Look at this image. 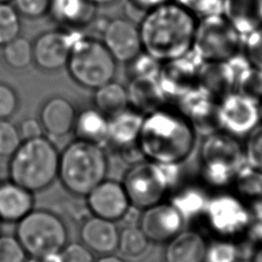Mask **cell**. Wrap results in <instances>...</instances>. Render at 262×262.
<instances>
[{"label":"cell","instance_id":"52","mask_svg":"<svg viewBox=\"0 0 262 262\" xmlns=\"http://www.w3.org/2000/svg\"><path fill=\"white\" fill-rule=\"evenodd\" d=\"M11 0H0V3H10Z\"/></svg>","mask_w":262,"mask_h":262},{"label":"cell","instance_id":"22","mask_svg":"<svg viewBox=\"0 0 262 262\" xmlns=\"http://www.w3.org/2000/svg\"><path fill=\"white\" fill-rule=\"evenodd\" d=\"M34 208L33 192L9 180L0 181V220L18 222Z\"/></svg>","mask_w":262,"mask_h":262},{"label":"cell","instance_id":"1","mask_svg":"<svg viewBox=\"0 0 262 262\" xmlns=\"http://www.w3.org/2000/svg\"><path fill=\"white\" fill-rule=\"evenodd\" d=\"M198 18L171 1L143 13L138 28L142 51L160 62L191 51Z\"/></svg>","mask_w":262,"mask_h":262},{"label":"cell","instance_id":"42","mask_svg":"<svg viewBox=\"0 0 262 262\" xmlns=\"http://www.w3.org/2000/svg\"><path fill=\"white\" fill-rule=\"evenodd\" d=\"M20 105V99L15 88L8 83L0 82V120L13 117Z\"/></svg>","mask_w":262,"mask_h":262},{"label":"cell","instance_id":"41","mask_svg":"<svg viewBox=\"0 0 262 262\" xmlns=\"http://www.w3.org/2000/svg\"><path fill=\"white\" fill-rule=\"evenodd\" d=\"M17 13L28 19H38L48 14L51 0H11Z\"/></svg>","mask_w":262,"mask_h":262},{"label":"cell","instance_id":"40","mask_svg":"<svg viewBox=\"0 0 262 262\" xmlns=\"http://www.w3.org/2000/svg\"><path fill=\"white\" fill-rule=\"evenodd\" d=\"M189 12L198 19L222 14L223 0H173Z\"/></svg>","mask_w":262,"mask_h":262},{"label":"cell","instance_id":"23","mask_svg":"<svg viewBox=\"0 0 262 262\" xmlns=\"http://www.w3.org/2000/svg\"><path fill=\"white\" fill-rule=\"evenodd\" d=\"M157 78H134L128 80L126 88L130 107L142 115H146L169 104Z\"/></svg>","mask_w":262,"mask_h":262},{"label":"cell","instance_id":"48","mask_svg":"<svg viewBox=\"0 0 262 262\" xmlns=\"http://www.w3.org/2000/svg\"><path fill=\"white\" fill-rule=\"evenodd\" d=\"M94 262H126V261L119 256L107 254V255H102L97 260H94Z\"/></svg>","mask_w":262,"mask_h":262},{"label":"cell","instance_id":"32","mask_svg":"<svg viewBox=\"0 0 262 262\" xmlns=\"http://www.w3.org/2000/svg\"><path fill=\"white\" fill-rule=\"evenodd\" d=\"M148 244V238L139 226L130 225L125 226L120 231L118 250L123 256L130 259H136L146 252Z\"/></svg>","mask_w":262,"mask_h":262},{"label":"cell","instance_id":"13","mask_svg":"<svg viewBox=\"0 0 262 262\" xmlns=\"http://www.w3.org/2000/svg\"><path fill=\"white\" fill-rule=\"evenodd\" d=\"M202 64L192 51L162 62L157 79L169 104L199 86Z\"/></svg>","mask_w":262,"mask_h":262},{"label":"cell","instance_id":"54","mask_svg":"<svg viewBox=\"0 0 262 262\" xmlns=\"http://www.w3.org/2000/svg\"><path fill=\"white\" fill-rule=\"evenodd\" d=\"M255 206H259L262 209V204H258V205H255Z\"/></svg>","mask_w":262,"mask_h":262},{"label":"cell","instance_id":"15","mask_svg":"<svg viewBox=\"0 0 262 262\" xmlns=\"http://www.w3.org/2000/svg\"><path fill=\"white\" fill-rule=\"evenodd\" d=\"M177 110L190 123L196 134L207 135L219 130V100L201 87H195L174 102Z\"/></svg>","mask_w":262,"mask_h":262},{"label":"cell","instance_id":"25","mask_svg":"<svg viewBox=\"0 0 262 262\" xmlns=\"http://www.w3.org/2000/svg\"><path fill=\"white\" fill-rule=\"evenodd\" d=\"M207 244L196 231H180L168 242L165 262H204Z\"/></svg>","mask_w":262,"mask_h":262},{"label":"cell","instance_id":"18","mask_svg":"<svg viewBox=\"0 0 262 262\" xmlns=\"http://www.w3.org/2000/svg\"><path fill=\"white\" fill-rule=\"evenodd\" d=\"M77 108L63 95H52L46 98L39 108L38 120L49 138H63L73 132Z\"/></svg>","mask_w":262,"mask_h":262},{"label":"cell","instance_id":"19","mask_svg":"<svg viewBox=\"0 0 262 262\" xmlns=\"http://www.w3.org/2000/svg\"><path fill=\"white\" fill-rule=\"evenodd\" d=\"M47 15L59 28L82 32L91 27L97 7L88 0H51Z\"/></svg>","mask_w":262,"mask_h":262},{"label":"cell","instance_id":"28","mask_svg":"<svg viewBox=\"0 0 262 262\" xmlns=\"http://www.w3.org/2000/svg\"><path fill=\"white\" fill-rule=\"evenodd\" d=\"M92 105L107 118L129 107L127 88L115 80L93 90Z\"/></svg>","mask_w":262,"mask_h":262},{"label":"cell","instance_id":"43","mask_svg":"<svg viewBox=\"0 0 262 262\" xmlns=\"http://www.w3.org/2000/svg\"><path fill=\"white\" fill-rule=\"evenodd\" d=\"M27 256L16 236L0 235V262H26Z\"/></svg>","mask_w":262,"mask_h":262},{"label":"cell","instance_id":"49","mask_svg":"<svg viewBox=\"0 0 262 262\" xmlns=\"http://www.w3.org/2000/svg\"><path fill=\"white\" fill-rule=\"evenodd\" d=\"M95 7H108L118 3L120 0H88Z\"/></svg>","mask_w":262,"mask_h":262},{"label":"cell","instance_id":"14","mask_svg":"<svg viewBox=\"0 0 262 262\" xmlns=\"http://www.w3.org/2000/svg\"><path fill=\"white\" fill-rule=\"evenodd\" d=\"M100 40L116 61L126 64L142 51L138 24L124 16L108 18Z\"/></svg>","mask_w":262,"mask_h":262},{"label":"cell","instance_id":"8","mask_svg":"<svg viewBox=\"0 0 262 262\" xmlns=\"http://www.w3.org/2000/svg\"><path fill=\"white\" fill-rule=\"evenodd\" d=\"M203 179L214 187H223L246 164L239 139L221 130L204 135L201 150Z\"/></svg>","mask_w":262,"mask_h":262},{"label":"cell","instance_id":"33","mask_svg":"<svg viewBox=\"0 0 262 262\" xmlns=\"http://www.w3.org/2000/svg\"><path fill=\"white\" fill-rule=\"evenodd\" d=\"M21 16L11 3H0V48L20 35Z\"/></svg>","mask_w":262,"mask_h":262},{"label":"cell","instance_id":"35","mask_svg":"<svg viewBox=\"0 0 262 262\" xmlns=\"http://www.w3.org/2000/svg\"><path fill=\"white\" fill-rule=\"evenodd\" d=\"M162 62L141 51L137 56L126 63L128 80L134 78H157Z\"/></svg>","mask_w":262,"mask_h":262},{"label":"cell","instance_id":"11","mask_svg":"<svg viewBox=\"0 0 262 262\" xmlns=\"http://www.w3.org/2000/svg\"><path fill=\"white\" fill-rule=\"evenodd\" d=\"M262 121L260 103L236 91L219 100L218 127L236 138H245Z\"/></svg>","mask_w":262,"mask_h":262},{"label":"cell","instance_id":"46","mask_svg":"<svg viewBox=\"0 0 262 262\" xmlns=\"http://www.w3.org/2000/svg\"><path fill=\"white\" fill-rule=\"evenodd\" d=\"M119 155L121 157V159L130 165H134L136 163H139L143 160H145L138 143H133L127 146H124L122 148H120L119 150Z\"/></svg>","mask_w":262,"mask_h":262},{"label":"cell","instance_id":"45","mask_svg":"<svg viewBox=\"0 0 262 262\" xmlns=\"http://www.w3.org/2000/svg\"><path fill=\"white\" fill-rule=\"evenodd\" d=\"M17 127L23 140L33 139L45 135L38 118H25Z\"/></svg>","mask_w":262,"mask_h":262},{"label":"cell","instance_id":"55","mask_svg":"<svg viewBox=\"0 0 262 262\" xmlns=\"http://www.w3.org/2000/svg\"><path fill=\"white\" fill-rule=\"evenodd\" d=\"M0 181H1V180H0Z\"/></svg>","mask_w":262,"mask_h":262},{"label":"cell","instance_id":"2","mask_svg":"<svg viewBox=\"0 0 262 262\" xmlns=\"http://www.w3.org/2000/svg\"><path fill=\"white\" fill-rule=\"evenodd\" d=\"M196 132L173 104L144 115L137 143L146 160L180 165L192 152Z\"/></svg>","mask_w":262,"mask_h":262},{"label":"cell","instance_id":"27","mask_svg":"<svg viewBox=\"0 0 262 262\" xmlns=\"http://www.w3.org/2000/svg\"><path fill=\"white\" fill-rule=\"evenodd\" d=\"M199 87L218 100L233 92L234 78L226 61L203 62L199 74Z\"/></svg>","mask_w":262,"mask_h":262},{"label":"cell","instance_id":"17","mask_svg":"<svg viewBox=\"0 0 262 262\" xmlns=\"http://www.w3.org/2000/svg\"><path fill=\"white\" fill-rule=\"evenodd\" d=\"M86 206L92 216L118 221L131 207L122 182L104 179L86 196Z\"/></svg>","mask_w":262,"mask_h":262},{"label":"cell","instance_id":"53","mask_svg":"<svg viewBox=\"0 0 262 262\" xmlns=\"http://www.w3.org/2000/svg\"><path fill=\"white\" fill-rule=\"evenodd\" d=\"M260 112H261V117H262V100L260 102Z\"/></svg>","mask_w":262,"mask_h":262},{"label":"cell","instance_id":"50","mask_svg":"<svg viewBox=\"0 0 262 262\" xmlns=\"http://www.w3.org/2000/svg\"><path fill=\"white\" fill-rule=\"evenodd\" d=\"M251 262H262V243L259 244L252 253Z\"/></svg>","mask_w":262,"mask_h":262},{"label":"cell","instance_id":"34","mask_svg":"<svg viewBox=\"0 0 262 262\" xmlns=\"http://www.w3.org/2000/svg\"><path fill=\"white\" fill-rule=\"evenodd\" d=\"M242 249L229 238H220L207 245L204 262H238Z\"/></svg>","mask_w":262,"mask_h":262},{"label":"cell","instance_id":"16","mask_svg":"<svg viewBox=\"0 0 262 262\" xmlns=\"http://www.w3.org/2000/svg\"><path fill=\"white\" fill-rule=\"evenodd\" d=\"M138 226L149 242L168 243L182 230L184 220L171 203H158L141 210Z\"/></svg>","mask_w":262,"mask_h":262},{"label":"cell","instance_id":"21","mask_svg":"<svg viewBox=\"0 0 262 262\" xmlns=\"http://www.w3.org/2000/svg\"><path fill=\"white\" fill-rule=\"evenodd\" d=\"M143 118L144 115L130 106L110 117L105 145L119 150L124 146L136 143L142 127Z\"/></svg>","mask_w":262,"mask_h":262},{"label":"cell","instance_id":"31","mask_svg":"<svg viewBox=\"0 0 262 262\" xmlns=\"http://www.w3.org/2000/svg\"><path fill=\"white\" fill-rule=\"evenodd\" d=\"M234 182L241 199L252 202L254 206L262 204V170L245 164L237 172Z\"/></svg>","mask_w":262,"mask_h":262},{"label":"cell","instance_id":"36","mask_svg":"<svg viewBox=\"0 0 262 262\" xmlns=\"http://www.w3.org/2000/svg\"><path fill=\"white\" fill-rule=\"evenodd\" d=\"M259 103L262 100V70L251 66L239 77L235 90Z\"/></svg>","mask_w":262,"mask_h":262},{"label":"cell","instance_id":"7","mask_svg":"<svg viewBox=\"0 0 262 262\" xmlns=\"http://www.w3.org/2000/svg\"><path fill=\"white\" fill-rule=\"evenodd\" d=\"M15 236L27 255L50 262L67 245L68 229L55 213L33 209L17 222Z\"/></svg>","mask_w":262,"mask_h":262},{"label":"cell","instance_id":"9","mask_svg":"<svg viewBox=\"0 0 262 262\" xmlns=\"http://www.w3.org/2000/svg\"><path fill=\"white\" fill-rule=\"evenodd\" d=\"M243 36L222 15L199 18L191 51L203 62H221L242 51Z\"/></svg>","mask_w":262,"mask_h":262},{"label":"cell","instance_id":"51","mask_svg":"<svg viewBox=\"0 0 262 262\" xmlns=\"http://www.w3.org/2000/svg\"><path fill=\"white\" fill-rule=\"evenodd\" d=\"M26 262H47L46 260L44 259H40V258H34V257H31L29 260H26Z\"/></svg>","mask_w":262,"mask_h":262},{"label":"cell","instance_id":"37","mask_svg":"<svg viewBox=\"0 0 262 262\" xmlns=\"http://www.w3.org/2000/svg\"><path fill=\"white\" fill-rule=\"evenodd\" d=\"M243 147L246 164L262 170V121L245 137Z\"/></svg>","mask_w":262,"mask_h":262},{"label":"cell","instance_id":"30","mask_svg":"<svg viewBox=\"0 0 262 262\" xmlns=\"http://www.w3.org/2000/svg\"><path fill=\"white\" fill-rule=\"evenodd\" d=\"M1 49L3 62L12 71H24L33 63V42L27 37L19 35Z\"/></svg>","mask_w":262,"mask_h":262},{"label":"cell","instance_id":"12","mask_svg":"<svg viewBox=\"0 0 262 262\" xmlns=\"http://www.w3.org/2000/svg\"><path fill=\"white\" fill-rule=\"evenodd\" d=\"M81 33L59 27L43 31L33 41V64L45 73L66 68L72 46Z\"/></svg>","mask_w":262,"mask_h":262},{"label":"cell","instance_id":"24","mask_svg":"<svg viewBox=\"0 0 262 262\" xmlns=\"http://www.w3.org/2000/svg\"><path fill=\"white\" fill-rule=\"evenodd\" d=\"M222 15L244 37L262 26V0H223Z\"/></svg>","mask_w":262,"mask_h":262},{"label":"cell","instance_id":"6","mask_svg":"<svg viewBox=\"0 0 262 262\" xmlns=\"http://www.w3.org/2000/svg\"><path fill=\"white\" fill-rule=\"evenodd\" d=\"M179 165L143 160L131 165L122 184L131 206L143 210L162 202L179 178Z\"/></svg>","mask_w":262,"mask_h":262},{"label":"cell","instance_id":"20","mask_svg":"<svg viewBox=\"0 0 262 262\" xmlns=\"http://www.w3.org/2000/svg\"><path fill=\"white\" fill-rule=\"evenodd\" d=\"M120 230L114 221L91 216L80 227L81 243L92 253L113 254L118 249Z\"/></svg>","mask_w":262,"mask_h":262},{"label":"cell","instance_id":"26","mask_svg":"<svg viewBox=\"0 0 262 262\" xmlns=\"http://www.w3.org/2000/svg\"><path fill=\"white\" fill-rule=\"evenodd\" d=\"M108 129V118L96 107H84L77 113L73 133L82 139L105 146Z\"/></svg>","mask_w":262,"mask_h":262},{"label":"cell","instance_id":"44","mask_svg":"<svg viewBox=\"0 0 262 262\" xmlns=\"http://www.w3.org/2000/svg\"><path fill=\"white\" fill-rule=\"evenodd\" d=\"M50 262H94L93 254L82 243L67 244Z\"/></svg>","mask_w":262,"mask_h":262},{"label":"cell","instance_id":"5","mask_svg":"<svg viewBox=\"0 0 262 262\" xmlns=\"http://www.w3.org/2000/svg\"><path fill=\"white\" fill-rule=\"evenodd\" d=\"M66 69L79 87L93 91L115 80L118 62L100 39L81 33L72 46Z\"/></svg>","mask_w":262,"mask_h":262},{"label":"cell","instance_id":"38","mask_svg":"<svg viewBox=\"0 0 262 262\" xmlns=\"http://www.w3.org/2000/svg\"><path fill=\"white\" fill-rule=\"evenodd\" d=\"M23 141L17 125L10 119L0 120V157H10Z\"/></svg>","mask_w":262,"mask_h":262},{"label":"cell","instance_id":"10","mask_svg":"<svg viewBox=\"0 0 262 262\" xmlns=\"http://www.w3.org/2000/svg\"><path fill=\"white\" fill-rule=\"evenodd\" d=\"M203 215L209 227L222 238H230L247 231L252 219V212L243 200L230 193L209 199Z\"/></svg>","mask_w":262,"mask_h":262},{"label":"cell","instance_id":"3","mask_svg":"<svg viewBox=\"0 0 262 262\" xmlns=\"http://www.w3.org/2000/svg\"><path fill=\"white\" fill-rule=\"evenodd\" d=\"M107 170V156L100 144L76 138L59 152L57 177L73 195L86 196L105 179Z\"/></svg>","mask_w":262,"mask_h":262},{"label":"cell","instance_id":"39","mask_svg":"<svg viewBox=\"0 0 262 262\" xmlns=\"http://www.w3.org/2000/svg\"><path fill=\"white\" fill-rule=\"evenodd\" d=\"M242 52L253 67L262 70V26L243 37Z\"/></svg>","mask_w":262,"mask_h":262},{"label":"cell","instance_id":"4","mask_svg":"<svg viewBox=\"0 0 262 262\" xmlns=\"http://www.w3.org/2000/svg\"><path fill=\"white\" fill-rule=\"evenodd\" d=\"M59 152L51 138L42 135L24 140L10 156L11 181L35 192L49 187L57 178Z\"/></svg>","mask_w":262,"mask_h":262},{"label":"cell","instance_id":"29","mask_svg":"<svg viewBox=\"0 0 262 262\" xmlns=\"http://www.w3.org/2000/svg\"><path fill=\"white\" fill-rule=\"evenodd\" d=\"M208 201L209 198L201 188L187 186L177 191L171 198L170 203L179 212L185 222L203 215Z\"/></svg>","mask_w":262,"mask_h":262},{"label":"cell","instance_id":"47","mask_svg":"<svg viewBox=\"0 0 262 262\" xmlns=\"http://www.w3.org/2000/svg\"><path fill=\"white\" fill-rule=\"evenodd\" d=\"M171 1L173 0H128L130 6L143 13Z\"/></svg>","mask_w":262,"mask_h":262}]
</instances>
